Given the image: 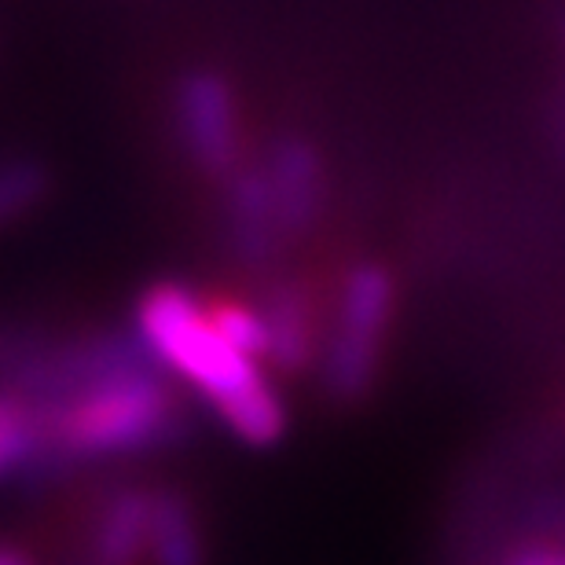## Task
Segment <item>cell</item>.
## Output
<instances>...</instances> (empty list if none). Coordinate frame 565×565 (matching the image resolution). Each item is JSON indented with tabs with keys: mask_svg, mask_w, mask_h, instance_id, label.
<instances>
[{
	"mask_svg": "<svg viewBox=\"0 0 565 565\" xmlns=\"http://www.w3.org/2000/svg\"><path fill=\"white\" fill-rule=\"evenodd\" d=\"M151 518L154 495L129 492L110 507L99 525V565H129L143 544H151Z\"/></svg>",
	"mask_w": 565,
	"mask_h": 565,
	"instance_id": "52a82bcc",
	"label": "cell"
},
{
	"mask_svg": "<svg viewBox=\"0 0 565 565\" xmlns=\"http://www.w3.org/2000/svg\"><path fill=\"white\" fill-rule=\"evenodd\" d=\"M276 199V221L282 232H301L316 217L323 202V173L320 158L309 143L282 140L273 154V173H268Z\"/></svg>",
	"mask_w": 565,
	"mask_h": 565,
	"instance_id": "5b68a950",
	"label": "cell"
},
{
	"mask_svg": "<svg viewBox=\"0 0 565 565\" xmlns=\"http://www.w3.org/2000/svg\"><path fill=\"white\" fill-rule=\"evenodd\" d=\"M140 334L162 364L195 382L217 408H228L265 382L254 360L224 342L213 316L202 312V305L173 282H162L143 298Z\"/></svg>",
	"mask_w": 565,
	"mask_h": 565,
	"instance_id": "6da1fadb",
	"label": "cell"
},
{
	"mask_svg": "<svg viewBox=\"0 0 565 565\" xmlns=\"http://www.w3.org/2000/svg\"><path fill=\"white\" fill-rule=\"evenodd\" d=\"M232 228H235V246L243 257L262 262L273 250V228H276V199L268 173H246L235 180L232 188Z\"/></svg>",
	"mask_w": 565,
	"mask_h": 565,
	"instance_id": "8992f818",
	"label": "cell"
},
{
	"mask_svg": "<svg viewBox=\"0 0 565 565\" xmlns=\"http://www.w3.org/2000/svg\"><path fill=\"white\" fill-rule=\"evenodd\" d=\"M151 547L158 565H199V536L173 495H154Z\"/></svg>",
	"mask_w": 565,
	"mask_h": 565,
	"instance_id": "ba28073f",
	"label": "cell"
},
{
	"mask_svg": "<svg viewBox=\"0 0 565 565\" xmlns=\"http://www.w3.org/2000/svg\"><path fill=\"white\" fill-rule=\"evenodd\" d=\"M180 126L191 158L210 169L224 173L235 162V107L228 85L217 74L195 71L180 85Z\"/></svg>",
	"mask_w": 565,
	"mask_h": 565,
	"instance_id": "277c9868",
	"label": "cell"
},
{
	"mask_svg": "<svg viewBox=\"0 0 565 565\" xmlns=\"http://www.w3.org/2000/svg\"><path fill=\"white\" fill-rule=\"evenodd\" d=\"M390 316V276L379 265H360L345 282L338 334L327 360V382L334 393L353 397L375 371L379 334Z\"/></svg>",
	"mask_w": 565,
	"mask_h": 565,
	"instance_id": "3957f363",
	"label": "cell"
},
{
	"mask_svg": "<svg viewBox=\"0 0 565 565\" xmlns=\"http://www.w3.org/2000/svg\"><path fill=\"white\" fill-rule=\"evenodd\" d=\"M33 448V419L15 401H0V473Z\"/></svg>",
	"mask_w": 565,
	"mask_h": 565,
	"instance_id": "4fadbf2b",
	"label": "cell"
},
{
	"mask_svg": "<svg viewBox=\"0 0 565 565\" xmlns=\"http://www.w3.org/2000/svg\"><path fill=\"white\" fill-rule=\"evenodd\" d=\"M210 316L224 342L232 349H239L243 356L257 360L268 353V323L257 312L243 309V305H221V309H213Z\"/></svg>",
	"mask_w": 565,
	"mask_h": 565,
	"instance_id": "7c38bea8",
	"label": "cell"
},
{
	"mask_svg": "<svg viewBox=\"0 0 565 565\" xmlns=\"http://www.w3.org/2000/svg\"><path fill=\"white\" fill-rule=\"evenodd\" d=\"M173 423V401L143 371H115L74 397L55 419L60 440L82 456L143 448Z\"/></svg>",
	"mask_w": 565,
	"mask_h": 565,
	"instance_id": "7a4b0ae2",
	"label": "cell"
},
{
	"mask_svg": "<svg viewBox=\"0 0 565 565\" xmlns=\"http://www.w3.org/2000/svg\"><path fill=\"white\" fill-rule=\"evenodd\" d=\"M0 565H22L19 558H11V555H4V551H0Z\"/></svg>",
	"mask_w": 565,
	"mask_h": 565,
	"instance_id": "5bb4252c",
	"label": "cell"
},
{
	"mask_svg": "<svg viewBox=\"0 0 565 565\" xmlns=\"http://www.w3.org/2000/svg\"><path fill=\"white\" fill-rule=\"evenodd\" d=\"M268 353H273L282 367H298L305 360V323L301 305L290 290L273 294V309H268Z\"/></svg>",
	"mask_w": 565,
	"mask_h": 565,
	"instance_id": "8fae6325",
	"label": "cell"
},
{
	"mask_svg": "<svg viewBox=\"0 0 565 565\" xmlns=\"http://www.w3.org/2000/svg\"><path fill=\"white\" fill-rule=\"evenodd\" d=\"M221 415H224V423H228L243 440H250V445H268V440H276L282 434V423H287L282 404L268 382L254 386L250 393H243L239 401H232L228 408H221Z\"/></svg>",
	"mask_w": 565,
	"mask_h": 565,
	"instance_id": "9c48e42d",
	"label": "cell"
},
{
	"mask_svg": "<svg viewBox=\"0 0 565 565\" xmlns=\"http://www.w3.org/2000/svg\"><path fill=\"white\" fill-rule=\"evenodd\" d=\"M44 188H49V177L38 162H22V158L0 162V228L38 206Z\"/></svg>",
	"mask_w": 565,
	"mask_h": 565,
	"instance_id": "30bf717a",
	"label": "cell"
}]
</instances>
